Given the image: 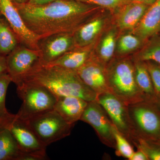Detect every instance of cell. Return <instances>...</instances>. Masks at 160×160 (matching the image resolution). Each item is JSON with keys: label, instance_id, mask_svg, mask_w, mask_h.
Listing matches in <instances>:
<instances>
[{"label": "cell", "instance_id": "obj_1", "mask_svg": "<svg viewBox=\"0 0 160 160\" xmlns=\"http://www.w3.org/2000/svg\"><path fill=\"white\" fill-rule=\"evenodd\" d=\"M14 4L26 26L41 39L58 33H72L101 8L76 0H56L40 5Z\"/></svg>", "mask_w": 160, "mask_h": 160}, {"label": "cell", "instance_id": "obj_2", "mask_svg": "<svg viewBox=\"0 0 160 160\" xmlns=\"http://www.w3.org/2000/svg\"><path fill=\"white\" fill-rule=\"evenodd\" d=\"M24 82L44 86L57 97H76L88 102L95 101L97 97L96 93L80 78L76 71L60 66L44 65L40 62L20 83Z\"/></svg>", "mask_w": 160, "mask_h": 160}, {"label": "cell", "instance_id": "obj_3", "mask_svg": "<svg viewBox=\"0 0 160 160\" xmlns=\"http://www.w3.org/2000/svg\"><path fill=\"white\" fill-rule=\"evenodd\" d=\"M106 72L109 92L126 105L145 101L136 82L132 58H113L106 65Z\"/></svg>", "mask_w": 160, "mask_h": 160}, {"label": "cell", "instance_id": "obj_4", "mask_svg": "<svg viewBox=\"0 0 160 160\" xmlns=\"http://www.w3.org/2000/svg\"><path fill=\"white\" fill-rule=\"evenodd\" d=\"M23 121L46 147L69 136L74 126L67 123L54 109L34 115Z\"/></svg>", "mask_w": 160, "mask_h": 160}, {"label": "cell", "instance_id": "obj_5", "mask_svg": "<svg viewBox=\"0 0 160 160\" xmlns=\"http://www.w3.org/2000/svg\"><path fill=\"white\" fill-rule=\"evenodd\" d=\"M17 87L18 96L22 101L16 114L18 118L26 120L34 115L54 109L57 97L44 86L24 82Z\"/></svg>", "mask_w": 160, "mask_h": 160}, {"label": "cell", "instance_id": "obj_6", "mask_svg": "<svg viewBox=\"0 0 160 160\" xmlns=\"http://www.w3.org/2000/svg\"><path fill=\"white\" fill-rule=\"evenodd\" d=\"M128 109L134 131L133 139L139 137L158 140L160 137V111L154 104L142 101L129 105Z\"/></svg>", "mask_w": 160, "mask_h": 160}, {"label": "cell", "instance_id": "obj_7", "mask_svg": "<svg viewBox=\"0 0 160 160\" xmlns=\"http://www.w3.org/2000/svg\"><path fill=\"white\" fill-rule=\"evenodd\" d=\"M96 101L105 109L115 128L132 144L134 134L128 105L109 92L98 95Z\"/></svg>", "mask_w": 160, "mask_h": 160}, {"label": "cell", "instance_id": "obj_8", "mask_svg": "<svg viewBox=\"0 0 160 160\" xmlns=\"http://www.w3.org/2000/svg\"><path fill=\"white\" fill-rule=\"evenodd\" d=\"M39 50L19 44L6 57L7 73L12 82L18 85L39 62Z\"/></svg>", "mask_w": 160, "mask_h": 160}, {"label": "cell", "instance_id": "obj_9", "mask_svg": "<svg viewBox=\"0 0 160 160\" xmlns=\"http://www.w3.org/2000/svg\"><path fill=\"white\" fill-rule=\"evenodd\" d=\"M80 120L93 128L103 144L115 149L113 125L105 109L96 100L88 102Z\"/></svg>", "mask_w": 160, "mask_h": 160}, {"label": "cell", "instance_id": "obj_10", "mask_svg": "<svg viewBox=\"0 0 160 160\" xmlns=\"http://www.w3.org/2000/svg\"><path fill=\"white\" fill-rule=\"evenodd\" d=\"M0 15L9 23L20 44L39 50V44L41 38L26 26L12 0H0Z\"/></svg>", "mask_w": 160, "mask_h": 160}, {"label": "cell", "instance_id": "obj_11", "mask_svg": "<svg viewBox=\"0 0 160 160\" xmlns=\"http://www.w3.org/2000/svg\"><path fill=\"white\" fill-rule=\"evenodd\" d=\"M40 62L46 65L77 48L72 33H61L49 36L40 40Z\"/></svg>", "mask_w": 160, "mask_h": 160}, {"label": "cell", "instance_id": "obj_12", "mask_svg": "<svg viewBox=\"0 0 160 160\" xmlns=\"http://www.w3.org/2000/svg\"><path fill=\"white\" fill-rule=\"evenodd\" d=\"M6 128L11 132L22 152L37 155L43 160L48 159L46 152L47 147L38 139L25 121L18 118L15 114Z\"/></svg>", "mask_w": 160, "mask_h": 160}, {"label": "cell", "instance_id": "obj_13", "mask_svg": "<svg viewBox=\"0 0 160 160\" xmlns=\"http://www.w3.org/2000/svg\"><path fill=\"white\" fill-rule=\"evenodd\" d=\"M76 71L84 83L97 95L109 92L106 79V66L100 62L93 52L89 59Z\"/></svg>", "mask_w": 160, "mask_h": 160}, {"label": "cell", "instance_id": "obj_14", "mask_svg": "<svg viewBox=\"0 0 160 160\" xmlns=\"http://www.w3.org/2000/svg\"><path fill=\"white\" fill-rule=\"evenodd\" d=\"M110 19L109 14L99 13L98 12L83 23L73 32L76 47H85L96 42Z\"/></svg>", "mask_w": 160, "mask_h": 160}, {"label": "cell", "instance_id": "obj_15", "mask_svg": "<svg viewBox=\"0 0 160 160\" xmlns=\"http://www.w3.org/2000/svg\"><path fill=\"white\" fill-rule=\"evenodd\" d=\"M149 6L136 2L123 5L117 9L115 25L121 31H132L138 25Z\"/></svg>", "mask_w": 160, "mask_h": 160}, {"label": "cell", "instance_id": "obj_16", "mask_svg": "<svg viewBox=\"0 0 160 160\" xmlns=\"http://www.w3.org/2000/svg\"><path fill=\"white\" fill-rule=\"evenodd\" d=\"M88 102L76 97H58L54 109L67 123L74 126L81 119Z\"/></svg>", "mask_w": 160, "mask_h": 160}, {"label": "cell", "instance_id": "obj_17", "mask_svg": "<svg viewBox=\"0 0 160 160\" xmlns=\"http://www.w3.org/2000/svg\"><path fill=\"white\" fill-rule=\"evenodd\" d=\"M132 32L146 42L160 32V0L149 6L138 26Z\"/></svg>", "mask_w": 160, "mask_h": 160}, {"label": "cell", "instance_id": "obj_18", "mask_svg": "<svg viewBox=\"0 0 160 160\" xmlns=\"http://www.w3.org/2000/svg\"><path fill=\"white\" fill-rule=\"evenodd\" d=\"M96 42L88 46L77 47L46 65L60 66L77 71L89 59L93 52Z\"/></svg>", "mask_w": 160, "mask_h": 160}, {"label": "cell", "instance_id": "obj_19", "mask_svg": "<svg viewBox=\"0 0 160 160\" xmlns=\"http://www.w3.org/2000/svg\"><path fill=\"white\" fill-rule=\"evenodd\" d=\"M118 30L115 25L109 28L104 32L97 45L96 43L93 52L104 66L113 58L115 53Z\"/></svg>", "mask_w": 160, "mask_h": 160}, {"label": "cell", "instance_id": "obj_20", "mask_svg": "<svg viewBox=\"0 0 160 160\" xmlns=\"http://www.w3.org/2000/svg\"><path fill=\"white\" fill-rule=\"evenodd\" d=\"M135 78L137 85L146 102H153L156 98L154 87L145 62L134 59Z\"/></svg>", "mask_w": 160, "mask_h": 160}, {"label": "cell", "instance_id": "obj_21", "mask_svg": "<svg viewBox=\"0 0 160 160\" xmlns=\"http://www.w3.org/2000/svg\"><path fill=\"white\" fill-rule=\"evenodd\" d=\"M23 152L9 129L0 130V160H21Z\"/></svg>", "mask_w": 160, "mask_h": 160}, {"label": "cell", "instance_id": "obj_22", "mask_svg": "<svg viewBox=\"0 0 160 160\" xmlns=\"http://www.w3.org/2000/svg\"><path fill=\"white\" fill-rule=\"evenodd\" d=\"M20 42L7 20L0 15V55L6 57Z\"/></svg>", "mask_w": 160, "mask_h": 160}, {"label": "cell", "instance_id": "obj_23", "mask_svg": "<svg viewBox=\"0 0 160 160\" xmlns=\"http://www.w3.org/2000/svg\"><path fill=\"white\" fill-rule=\"evenodd\" d=\"M146 42L132 32H125L117 40L116 53L118 57H124L141 49Z\"/></svg>", "mask_w": 160, "mask_h": 160}, {"label": "cell", "instance_id": "obj_24", "mask_svg": "<svg viewBox=\"0 0 160 160\" xmlns=\"http://www.w3.org/2000/svg\"><path fill=\"white\" fill-rule=\"evenodd\" d=\"M132 58L142 62L153 61L160 65L159 34L155 35L147 40L139 51Z\"/></svg>", "mask_w": 160, "mask_h": 160}, {"label": "cell", "instance_id": "obj_25", "mask_svg": "<svg viewBox=\"0 0 160 160\" xmlns=\"http://www.w3.org/2000/svg\"><path fill=\"white\" fill-rule=\"evenodd\" d=\"M12 80L7 72L0 75V121L4 128H6L15 117L7 110L6 106V98L7 89Z\"/></svg>", "mask_w": 160, "mask_h": 160}, {"label": "cell", "instance_id": "obj_26", "mask_svg": "<svg viewBox=\"0 0 160 160\" xmlns=\"http://www.w3.org/2000/svg\"><path fill=\"white\" fill-rule=\"evenodd\" d=\"M132 144L144 152L149 160H160V143L157 140L135 137Z\"/></svg>", "mask_w": 160, "mask_h": 160}, {"label": "cell", "instance_id": "obj_27", "mask_svg": "<svg viewBox=\"0 0 160 160\" xmlns=\"http://www.w3.org/2000/svg\"><path fill=\"white\" fill-rule=\"evenodd\" d=\"M112 131L115 140L116 154L118 156L122 157L130 160L134 152L132 145L115 128L113 125Z\"/></svg>", "mask_w": 160, "mask_h": 160}, {"label": "cell", "instance_id": "obj_28", "mask_svg": "<svg viewBox=\"0 0 160 160\" xmlns=\"http://www.w3.org/2000/svg\"><path fill=\"white\" fill-rule=\"evenodd\" d=\"M151 78L156 97L160 96V65L153 61L144 62Z\"/></svg>", "mask_w": 160, "mask_h": 160}, {"label": "cell", "instance_id": "obj_29", "mask_svg": "<svg viewBox=\"0 0 160 160\" xmlns=\"http://www.w3.org/2000/svg\"><path fill=\"white\" fill-rule=\"evenodd\" d=\"M111 10H117L126 4L124 0H76Z\"/></svg>", "mask_w": 160, "mask_h": 160}, {"label": "cell", "instance_id": "obj_30", "mask_svg": "<svg viewBox=\"0 0 160 160\" xmlns=\"http://www.w3.org/2000/svg\"><path fill=\"white\" fill-rule=\"evenodd\" d=\"M130 160H149V159L144 152L137 149V151H134Z\"/></svg>", "mask_w": 160, "mask_h": 160}, {"label": "cell", "instance_id": "obj_31", "mask_svg": "<svg viewBox=\"0 0 160 160\" xmlns=\"http://www.w3.org/2000/svg\"><path fill=\"white\" fill-rule=\"evenodd\" d=\"M7 72L6 57L0 55V75Z\"/></svg>", "mask_w": 160, "mask_h": 160}, {"label": "cell", "instance_id": "obj_32", "mask_svg": "<svg viewBox=\"0 0 160 160\" xmlns=\"http://www.w3.org/2000/svg\"><path fill=\"white\" fill-rule=\"evenodd\" d=\"M56 0H29L28 3L32 5H40L47 4Z\"/></svg>", "mask_w": 160, "mask_h": 160}, {"label": "cell", "instance_id": "obj_33", "mask_svg": "<svg viewBox=\"0 0 160 160\" xmlns=\"http://www.w3.org/2000/svg\"><path fill=\"white\" fill-rule=\"evenodd\" d=\"M157 0H133V2H138L146 4V5L150 6L152 4L155 2Z\"/></svg>", "mask_w": 160, "mask_h": 160}, {"label": "cell", "instance_id": "obj_34", "mask_svg": "<svg viewBox=\"0 0 160 160\" xmlns=\"http://www.w3.org/2000/svg\"><path fill=\"white\" fill-rule=\"evenodd\" d=\"M152 103L154 104L155 106H156L157 108L160 111V96L156 97L154 102Z\"/></svg>", "mask_w": 160, "mask_h": 160}, {"label": "cell", "instance_id": "obj_35", "mask_svg": "<svg viewBox=\"0 0 160 160\" xmlns=\"http://www.w3.org/2000/svg\"><path fill=\"white\" fill-rule=\"evenodd\" d=\"M12 1L17 4H22L28 3L29 0H12Z\"/></svg>", "mask_w": 160, "mask_h": 160}, {"label": "cell", "instance_id": "obj_36", "mask_svg": "<svg viewBox=\"0 0 160 160\" xmlns=\"http://www.w3.org/2000/svg\"><path fill=\"white\" fill-rule=\"evenodd\" d=\"M4 125L2 124V123L0 121V129H4Z\"/></svg>", "mask_w": 160, "mask_h": 160}, {"label": "cell", "instance_id": "obj_37", "mask_svg": "<svg viewBox=\"0 0 160 160\" xmlns=\"http://www.w3.org/2000/svg\"><path fill=\"white\" fill-rule=\"evenodd\" d=\"M125 1V3L127 4V3L131 2H133V0H124Z\"/></svg>", "mask_w": 160, "mask_h": 160}, {"label": "cell", "instance_id": "obj_38", "mask_svg": "<svg viewBox=\"0 0 160 160\" xmlns=\"http://www.w3.org/2000/svg\"><path fill=\"white\" fill-rule=\"evenodd\" d=\"M157 141H158V142L160 143V137L159 138L158 140H157Z\"/></svg>", "mask_w": 160, "mask_h": 160}, {"label": "cell", "instance_id": "obj_39", "mask_svg": "<svg viewBox=\"0 0 160 160\" xmlns=\"http://www.w3.org/2000/svg\"><path fill=\"white\" fill-rule=\"evenodd\" d=\"M159 34V35L160 36V32H159V33H158Z\"/></svg>", "mask_w": 160, "mask_h": 160}, {"label": "cell", "instance_id": "obj_40", "mask_svg": "<svg viewBox=\"0 0 160 160\" xmlns=\"http://www.w3.org/2000/svg\"><path fill=\"white\" fill-rule=\"evenodd\" d=\"M1 130V129H0V130Z\"/></svg>", "mask_w": 160, "mask_h": 160}]
</instances>
